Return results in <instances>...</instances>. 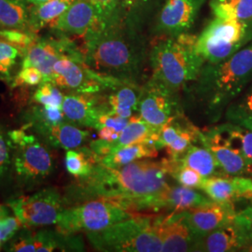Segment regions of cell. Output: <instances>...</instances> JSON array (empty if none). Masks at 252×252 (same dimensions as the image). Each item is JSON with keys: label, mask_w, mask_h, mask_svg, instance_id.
Returning a JSON list of instances; mask_svg holds the SVG:
<instances>
[{"label": "cell", "mask_w": 252, "mask_h": 252, "mask_svg": "<svg viewBox=\"0 0 252 252\" xmlns=\"http://www.w3.org/2000/svg\"><path fill=\"white\" fill-rule=\"evenodd\" d=\"M165 162L144 159L120 167L96 163L90 175L69 189L73 202L106 200L132 213H157L162 192L169 187Z\"/></svg>", "instance_id": "obj_1"}, {"label": "cell", "mask_w": 252, "mask_h": 252, "mask_svg": "<svg viewBox=\"0 0 252 252\" xmlns=\"http://www.w3.org/2000/svg\"><path fill=\"white\" fill-rule=\"evenodd\" d=\"M82 37L84 62L92 69L119 81L139 84L148 55L141 30L118 19Z\"/></svg>", "instance_id": "obj_2"}, {"label": "cell", "mask_w": 252, "mask_h": 252, "mask_svg": "<svg viewBox=\"0 0 252 252\" xmlns=\"http://www.w3.org/2000/svg\"><path fill=\"white\" fill-rule=\"evenodd\" d=\"M252 81V41L224 61L205 63L191 84L193 99L216 123Z\"/></svg>", "instance_id": "obj_3"}, {"label": "cell", "mask_w": 252, "mask_h": 252, "mask_svg": "<svg viewBox=\"0 0 252 252\" xmlns=\"http://www.w3.org/2000/svg\"><path fill=\"white\" fill-rule=\"evenodd\" d=\"M196 38L183 33L153 46L149 54L152 78L177 93L196 81L206 63L196 50Z\"/></svg>", "instance_id": "obj_4"}, {"label": "cell", "mask_w": 252, "mask_h": 252, "mask_svg": "<svg viewBox=\"0 0 252 252\" xmlns=\"http://www.w3.org/2000/svg\"><path fill=\"white\" fill-rule=\"evenodd\" d=\"M207 148L228 176L252 178V130L230 122L201 131Z\"/></svg>", "instance_id": "obj_5"}, {"label": "cell", "mask_w": 252, "mask_h": 252, "mask_svg": "<svg viewBox=\"0 0 252 252\" xmlns=\"http://www.w3.org/2000/svg\"><path fill=\"white\" fill-rule=\"evenodd\" d=\"M158 218L135 213L102 231L88 233L87 236L93 247L100 252H162L156 225Z\"/></svg>", "instance_id": "obj_6"}, {"label": "cell", "mask_w": 252, "mask_h": 252, "mask_svg": "<svg viewBox=\"0 0 252 252\" xmlns=\"http://www.w3.org/2000/svg\"><path fill=\"white\" fill-rule=\"evenodd\" d=\"M252 41V22L214 17L196 38V50L206 63L224 61Z\"/></svg>", "instance_id": "obj_7"}, {"label": "cell", "mask_w": 252, "mask_h": 252, "mask_svg": "<svg viewBox=\"0 0 252 252\" xmlns=\"http://www.w3.org/2000/svg\"><path fill=\"white\" fill-rule=\"evenodd\" d=\"M135 214L106 200H91L63 209L56 223L57 232L64 235L95 233Z\"/></svg>", "instance_id": "obj_8"}, {"label": "cell", "mask_w": 252, "mask_h": 252, "mask_svg": "<svg viewBox=\"0 0 252 252\" xmlns=\"http://www.w3.org/2000/svg\"><path fill=\"white\" fill-rule=\"evenodd\" d=\"M52 82L58 88L76 94H99L127 83L94 71L83 57L67 55L54 63Z\"/></svg>", "instance_id": "obj_9"}, {"label": "cell", "mask_w": 252, "mask_h": 252, "mask_svg": "<svg viewBox=\"0 0 252 252\" xmlns=\"http://www.w3.org/2000/svg\"><path fill=\"white\" fill-rule=\"evenodd\" d=\"M137 114L157 130L184 115L179 93L152 77L141 86Z\"/></svg>", "instance_id": "obj_10"}, {"label": "cell", "mask_w": 252, "mask_h": 252, "mask_svg": "<svg viewBox=\"0 0 252 252\" xmlns=\"http://www.w3.org/2000/svg\"><path fill=\"white\" fill-rule=\"evenodd\" d=\"M25 227L54 225L63 211V200L53 188L9 200L7 204Z\"/></svg>", "instance_id": "obj_11"}, {"label": "cell", "mask_w": 252, "mask_h": 252, "mask_svg": "<svg viewBox=\"0 0 252 252\" xmlns=\"http://www.w3.org/2000/svg\"><path fill=\"white\" fill-rule=\"evenodd\" d=\"M206 1L165 0L157 14L154 31L165 37L189 33Z\"/></svg>", "instance_id": "obj_12"}, {"label": "cell", "mask_w": 252, "mask_h": 252, "mask_svg": "<svg viewBox=\"0 0 252 252\" xmlns=\"http://www.w3.org/2000/svg\"><path fill=\"white\" fill-rule=\"evenodd\" d=\"M109 22L90 0H75L49 28L55 34L83 36Z\"/></svg>", "instance_id": "obj_13"}, {"label": "cell", "mask_w": 252, "mask_h": 252, "mask_svg": "<svg viewBox=\"0 0 252 252\" xmlns=\"http://www.w3.org/2000/svg\"><path fill=\"white\" fill-rule=\"evenodd\" d=\"M196 240L234 221V204L211 203L202 207L179 212Z\"/></svg>", "instance_id": "obj_14"}, {"label": "cell", "mask_w": 252, "mask_h": 252, "mask_svg": "<svg viewBox=\"0 0 252 252\" xmlns=\"http://www.w3.org/2000/svg\"><path fill=\"white\" fill-rule=\"evenodd\" d=\"M64 120L75 126L96 129L100 117L108 114L106 96L98 94L70 93L63 96Z\"/></svg>", "instance_id": "obj_15"}, {"label": "cell", "mask_w": 252, "mask_h": 252, "mask_svg": "<svg viewBox=\"0 0 252 252\" xmlns=\"http://www.w3.org/2000/svg\"><path fill=\"white\" fill-rule=\"evenodd\" d=\"M17 148L14 168L19 178L25 181H38L52 174L54 170L53 156L36 138Z\"/></svg>", "instance_id": "obj_16"}, {"label": "cell", "mask_w": 252, "mask_h": 252, "mask_svg": "<svg viewBox=\"0 0 252 252\" xmlns=\"http://www.w3.org/2000/svg\"><path fill=\"white\" fill-rule=\"evenodd\" d=\"M200 190L214 202L234 204L241 200L252 201V178L219 176L205 179Z\"/></svg>", "instance_id": "obj_17"}, {"label": "cell", "mask_w": 252, "mask_h": 252, "mask_svg": "<svg viewBox=\"0 0 252 252\" xmlns=\"http://www.w3.org/2000/svg\"><path fill=\"white\" fill-rule=\"evenodd\" d=\"M156 225L162 252H191L196 238L179 213L159 217Z\"/></svg>", "instance_id": "obj_18"}, {"label": "cell", "mask_w": 252, "mask_h": 252, "mask_svg": "<svg viewBox=\"0 0 252 252\" xmlns=\"http://www.w3.org/2000/svg\"><path fill=\"white\" fill-rule=\"evenodd\" d=\"M250 246L251 242L243 231L233 221L198 238L193 245L191 252H237L242 249H248Z\"/></svg>", "instance_id": "obj_19"}, {"label": "cell", "mask_w": 252, "mask_h": 252, "mask_svg": "<svg viewBox=\"0 0 252 252\" xmlns=\"http://www.w3.org/2000/svg\"><path fill=\"white\" fill-rule=\"evenodd\" d=\"M212 200L195 189L182 185L170 186L162 192L158 204V212L179 213L211 203Z\"/></svg>", "instance_id": "obj_20"}, {"label": "cell", "mask_w": 252, "mask_h": 252, "mask_svg": "<svg viewBox=\"0 0 252 252\" xmlns=\"http://www.w3.org/2000/svg\"><path fill=\"white\" fill-rule=\"evenodd\" d=\"M141 86L137 83L127 82L112 89L106 95L108 114L130 119L138 113V103Z\"/></svg>", "instance_id": "obj_21"}, {"label": "cell", "mask_w": 252, "mask_h": 252, "mask_svg": "<svg viewBox=\"0 0 252 252\" xmlns=\"http://www.w3.org/2000/svg\"><path fill=\"white\" fill-rule=\"evenodd\" d=\"M159 132L160 130L153 128L138 114H135L129 119L128 125L121 132L117 139L110 142L111 152L116 149L133 144H148L155 148V144L159 137Z\"/></svg>", "instance_id": "obj_22"}, {"label": "cell", "mask_w": 252, "mask_h": 252, "mask_svg": "<svg viewBox=\"0 0 252 252\" xmlns=\"http://www.w3.org/2000/svg\"><path fill=\"white\" fill-rule=\"evenodd\" d=\"M36 128L52 144L66 151L80 148L90 135L88 130H81L68 122L55 126H36Z\"/></svg>", "instance_id": "obj_23"}, {"label": "cell", "mask_w": 252, "mask_h": 252, "mask_svg": "<svg viewBox=\"0 0 252 252\" xmlns=\"http://www.w3.org/2000/svg\"><path fill=\"white\" fill-rule=\"evenodd\" d=\"M179 162L198 172L205 179L225 176L215 156L206 147L191 145L189 150L180 156Z\"/></svg>", "instance_id": "obj_24"}, {"label": "cell", "mask_w": 252, "mask_h": 252, "mask_svg": "<svg viewBox=\"0 0 252 252\" xmlns=\"http://www.w3.org/2000/svg\"><path fill=\"white\" fill-rule=\"evenodd\" d=\"M75 0H49L29 7V27L37 33L50 27L68 9Z\"/></svg>", "instance_id": "obj_25"}, {"label": "cell", "mask_w": 252, "mask_h": 252, "mask_svg": "<svg viewBox=\"0 0 252 252\" xmlns=\"http://www.w3.org/2000/svg\"><path fill=\"white\" fill-rule=\"evenodd\" d=\"M158 153L159 151L151 145H128L100 157L99 163L108 167H120L139 160L154 159Z\"/></svg>", "instance_id": "obj_26"}, {"label": "cell", "mask_w": 252, "mask_h": 252, "mask_svg": "<svg viewBox=\"0 0 252 252\" xmlns=\"http://www.w3.org/2000/svg\"><path fill=\"white\" fill-rule=\"evenodd\" d=\"M160 0H120L118 18L125 25L141 30Z\"/></svg>", "instance_id": "obj_27"}, {"label": "cell", "mask_w": 252, "mask_h": 252, "mask_svg": "<svg viewBox=\"0 0 252 252\" xmlns=\"http://www.w3.org/2000/svg\"><path fill=\"white\" fill-rule=\"evenodd\" d=\"M100 157L90 148L82 147L67 150L64 156L65 169L77 180L90 175L94 165L99 162Z\"/></svg>", "instance_id": "obj_28"}, {"label": "cell", "mask_w": 252, "mask_h": 252, "mask_svg": "<svg viewBox=\"0 0 252 252\" xmlns=\"http://www.w3.org/2000/svg\"><path fill=\"white\" fill-rule=\"evenodd\" d=\"M29 7L25 0H0V28L31 31Z\"/></svg>", "instance_id": "obj_29"}, {"label": "cell", "mask_w": 252, "mask_h": 252, "mask_svg": "<svg viewBox=\"0 0 252 252\" xmlns=\"http://www.w3.org/2000/svg\"><path fill=\"white\" fill-rule=\"evenodd\" d=\"M209 6L214 17L252 22V0H210Z\"/></svg>", "instance_id": "obj_30"}, {"label": "cell", "mask_w": 252, "mask_h": 252, "mask_svg": "<svg viewBox=\"0 0 252 252\" xmlns=\"http://www.w3.org/2000/svg\"><path fill=\"white\" fill-rule=\"evenodd\" d=\"M224 114L227 122L252 130V83L241 97L226 108Z\"/></svg>", "instance_id": "obj_31"}, {"label": "cell", "mask_w": 252, "mask_h": 252, "mask_svg": "<svg viewBox=\"0 0 252 252\" xmlns=\"http://www.w3.org/2000/svg\"><path fill=\"white\" fill-rule=\"evenodd\" d=\"M163 161L165 162L168 176L172 177L180 185L192 189H201L205 178L198 172L182 164L178 159L164 158Z\"/></svg>", "instance_id": "obj_32"}, {"label": "cell", "mask_w": 252, "mask_h": 252, "mask_svg": "<svg viewBox=\"0 0 252 252\" xmlns=\"http://www.w3.org/2000/svg\"><path fill=\"white\" fill-rule=\"evenodd\" d=\"M201 131L198 127L188 122L183 128L179 136L168 145L165 149L167 153V158L169 159H179L184 153L189 150L191 145L200 141Z\"/></svg>", "instance_id": "obj_33"}, {"label": "cell", "mask_w": 252, "mask_h": 252, "mask_svg": "<svg viewBox=\"0 0 252 252\" xmlns=\"http://www.w3.org/2000/svg\"><path fill=\"white\" fill-rule=\"evenodd\" d=\"M39 36L37 33L23 29L0 28V39L15 46L25 55L27 49L34 44ZM24 57V56H23Z\"/></svg>", "instance_id": "obj_34"}, {"label": "cell", "mask_w": 252, "mask_h": 252, "mask_svg": "<svg viewBox=\"0 0 252 252\" xmlns=\"http://www.w3.org/2000/svg\"><path fill=\"white\" fill-rule=\"evenodd\" d=\"M63 95L53 82H42L33 94V100L43 106L62 108Z\"/></svg>", "instance_id": "obj_35"}, {"label": "cell", "mask_w": 252, "mask_h": 252, "mask_svg": "<svg viewBox=\"0 0 252 252\" xmlns=\"http://www.w3.org/2000/svg\"><path fill=\"white\" fill-rule=\"evenodd\" d=\"M23 53L9 42L0 39V77H9V73Z\"/></svg>", "instance_id": "obj_36"}, {"label": "cell", "mask_w": 252, "mask_h": 252, "mask_svg": "<svg viewBox=\"0 0 252 252\" xmlns=\"http://www.w3.org/2000/svg\"><path fill=\"white\" fill-rule=\"evenodd\" d=\"M33 120L36 126H50L58 125L64 121L62 108L55 107H36L32 110Z\"/></svg>", "instance_id": "obj_37"}, {"label": "cell", "mask_w": 252, "mask_h": 252, "mask_svg": "<svg viewBox=\"0 0 252 252\" xmlns=\"http://www.w3.org/2000/svg\"><path fill=\"white\" fill-rule=\"evenodd\" d=\"M44 81L42 73L34 66L22 67L11 83V88H17L24 85L37 86Z\"/></svg>", "instance_id": "obj_38"}, {"label": "cell", "mask_w": 252, "mask_h": 252, "mask_svg": "<svg viewBox=\"0 0 252 252\" xmlns=\"http://www.w3.org/2000/svg\"><path fill=\"white\" fill-rule=\"evenodd\" d=\"M234 222L238 226L252 245V201L251 205L236 212L234 217Z\"/></svg>", "instance_id": "obj_39"}, {"label": "cell", "mask_w": 252, "mask_h": 252, "mask_svg": "<svg viewBox=\"0 0 252 252\" xmlns=\"http://www.w3.org/2000/svg\"><path fill=\"white\" fill-rule=\"evenodd\" d=\"M24 226L18 217H4L0 220V232L2 242L5 243L16 234L19 230Z\"/></svg>", "instance_id": "obj_40"}, {"label": "cell", "mask_w": 252, "mask_h": 252, "mask_svg": "<svg viewBox=\"0 0 252 252\" xmlns=\"http://www.w3.org/2000/svg\"><path fill=\"white\" fill-rule=\"evenodd\" d=\"M108 21L117 20L120 0H90ZM120 20V19H119Z\"/></svg>", "instance_id": "obj_41"}, {"label": "cell", "mask_w": 252, "mask_h": 252, "mask_svg": "<svg viewBox=\"0 0 252 252\" xmlns=\"http://www.w3.org/2000/svg\"><path fill=\"white\" fill-rule=\"evenodd\" d=\"M128 123H129V119L110 115V114H104L100 117L96 129L98 130L102 127H108L115 130L118 133H121L126 128Z\"/></svg>", "instance_id": "obj_42"}, {"label": "cell", "mask_w": 252, "mask_h": 252, "mask_svg": "<svg viewBox=\"0 0 252 252\" xmlns=\"http://www.w3.org/2000/svg\"><path fill=\"white\" fill-rule=\"evenodd\" d=\"M9 252H34L32 234H22L19 235L9 247Z\"/></svg>", "instance_id": "obj_43"}, {"label": "cell", "mask_w": 252, "mask_h": 252, "mask_svg": "<svg viewBox=\"0 0 252 252\" xmlns=\"http://www.w3.org/2000/svg\"><path fill=\"white\" fill-rule=\"evenodd\" d=\"M9 164V152L8 144L0 135V176L7 171Z\"/></svg>", "instance_id": "obj_44"}, {"label": "cell", "mask_w": 252, "mask_h": 252, "mask_svg": "<svg viewBox=\"0 0 252 252\" xmlns=\"http://www.w3.org/2000/svg\"><path fill=\"white\" fill-rule=\"evenodd\" d=\"M121 133H118L115 130L108 128V127H102L98 129V138L103 139V140H107L109 142L115 141L119 137Z\"/></svg>", "instance_id": "obj_45"}, {"label": "cell", "mask_w": 252, "mask_h": 252, "mask_svg": "<svg viewBox=\"0 0 252 252\" xmlns=\"http://www.w3.org/2000/svg\"><path fill=\"white\" fill-rule=\"evenodd\" d=\"M27 2V4L29 6H32V5H36V4H40V3H43L46 1H49V0H25Z\"/></svg>", "instance_id": "obj_46"}, {"label": "cell", "mask_w": 252, "mask_h": 252, "mask_svg": "<svg viewBox=\"0 0 252 252\" xmlns=\"http://www.w3.org/2000/svg\"><path fill=\"white\" fill-rule=\"evenodd\" d=\"M7 215H8L7 209L3 207V206L0 205V220H1L2 218H4V217L7 216Z\"/></svg>", "instance_id": "obj_47"}, {"label": "cell", "mask_w": 252, "mask_h": 252, "mask_svg": "<svg viewBox=\"0 0 252 252\" xmlns=\"http://www.w3.org/2000/svg\"><path fill=\"white\" fill-rule=\"evenodd\" d=\"M248 251H249V252H252V245H251V246L248 248Z\"/></svg>", "instance_id": "obj_48"}, {"label": "cell", "mask_w": 252, "mask_h": 252, "mask_svg": "<svg viewBox=\"0 0 252 252\" xmlns=\"http://www.w3.org/2000/svg\"><path fill=\"white\" fill-rule=\"evenodd\" d=\"M3 243L2 242V239H1V232H0V249H1V244Z\"/></svg>", "instance_id": "obj_49"}]
</instances>
